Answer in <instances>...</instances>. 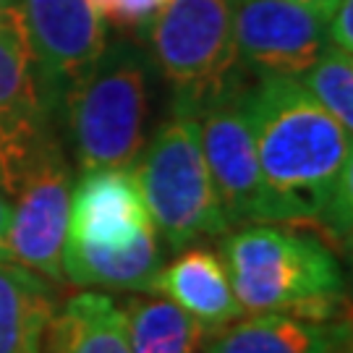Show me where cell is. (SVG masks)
<instances>
[{
  "instance_id": "obj_10",
  "label": "cell",
  "mask_w": 353,
  "mask_h": 353,
  "mask_svg": "<svg viewBox=\"0 0 353 353\" xmlns=\"http://www.w3.org/2000/svg\"><path fill=\"white\" fill-rule=\"evenodd\" d=\"M239 63L256 76H299L327 48V19L290 0H236Z\"/></svg>"
},
{
  "instance_id": "obj_18",
  "label": "cell",
  "mask_w": 353,
  "mask_h": 353,
  "mask_svg": "<svg viewBox=\"0 0 353 353\" xmlns=\"http://www.w3.org/2000/svg\"><path fill=\"white\" fill-rule=\"evenodd\" d=\"M299 81L345 131H353V52L327 45Z\"/></svg>"
},
{
  "instance_id": "obj_24",
  "label": "cell",
  "mask_w": 353,
  "mask_h": 353,
  "mask_svg": "<svg viewBox=\"0 0 353 353\" xmlns=\"http://www.w3.org/2000/svg\"><path fill=\"white\" fill-rule=\"evenodd\" d=\"M19 0H0V11H8V8H16Z\"/></svg>"
},
{
  "instance_id": "obj_25",
  "label": "cell",
  "mask_w": 353,
  "mask_h": 353,
  "mask_svg": "<svg viewBox=\"0 0 353 353\" xmlns=\"http://www.w3.org/2000/svg\"><path fill=\"white\" fill-rule=\"evenodd\" d=\"M230 3H236V0H230Z\"/></svg>"
},
{
  "instance_id": "obj_11",
  "label": "cell",
  "mask_w": 353,
  "mask_h": 353,
  "mask_svg": "<svg viewBox=\"0 0 353 353\" xmlns=\"http://www.w3.org/2000/svg\"><path fill=\"white\" fill-rule=\"evenodd\" d=\"M131 168L84 170L71 189L65 241L92 249H126L141 233L152 230Z\"/></svg>"
},
{
  "instance_id": "obj_19",
  "label": "cell",
  "mask_w": 353,
  "mask_h": 353,
  "mask_svg": "<svg viewBox=\"0 0 353 353\" xmlns=\"http://www.w3.org/2000/svg\"><path fill=\"white\" fill-rule=\"evenodd\" d=\"M168 3L170 0H113L105 24H113L123 32H147V26Z\"/></svg>"
},
{
  "instance_id": "obj_1",
  "label": "cell",
  "mask_w": 353,
  "mask_h": 353,
  "mask_svg": "<svg viewBox=\"0 0 353 353\" xmlns=\"http://www.w3.org/2000/svg\"><path fill=\"white\" fill-rule=\"evenodd\" d=\"M241 108L267 189L272 223L316 225L348 246L353 214L351 131L293 76H256Z\"/></svg>"
},
{
  "instance_id": "obj_23",
  "label": "cell",
  "mask_w": 353,
  "mask_h": 353,
  "mask_svg": "<svg viewBox=\"0 0 353 353\" xmlns=\"http://www.w3.org/2000/svg\"><path fill=\"white\" fill-rule=\"evenodd\" d=\"M89 6H92V11L100 16L102 21L108 19V13L113 8V0H89Z\"/></svg>"
},
{
  "instance_id": "obj_9",
  "label": "cell",
  "mask_w": 353,
  "mask_h": 353,
  "mask_svg": "<svg viewBox=\"0 0 353 353\" xmlns=\"http://www.w3.org/2000/svg\"><path fill=\"white\" fill-rule=\"evenodd\" d=\"M42 102L55 118L61 100L108 45V29L89 0H19Z\"/></svg>"
},
{
  "instance_id": "obj_22",
  "label": "cell",
  "mask_w": 353,
  "mask_h": 353,
  "mask_svg": "<svg viewBox=\"0 0 353 353\" xmlns=\"http://www.w3.org/2000/svg\"><path fill=\"white\" fill-rule=\"evenodd\" d=\"M290 3H296V6H303V8H312V11L322 13L325 19H327L332 8L338 6V0H290Z\"/></svg>"
},
{
  "instance_id": "obj_17",
  "label": "cell",
  "mask_w": 353,
  "mask_h": 353,
  "mask_svg": "<svg viewBox=\"0 0 353 353\" xmlns=\"http://www.w3.org/2000/svg\"><path fill=\"white\" fill-rule=\"evenodd\" d=\"M131 353H196L207 330L163 296L131 299L123 306Z\"/></svg>"
},
{
  "instance_id": "obj_8",
  "label": "cell",
  "mask_w": 353,
  "mask_h": 353,
  "mask_svg": "<svg viewBox=\"0 0 353 353\" xmlns=\"http://www.w3.org/2000/svg\"><path fill=\"white\" fill-rule=\"evenodd\" d=\"M241 89L236 81L199 110L202 152L228 225L272 223L252 131L241 108Z\"/></svg>"
},
{
  "instance_id": "obj_16",
  "label": "cell",
  "mask_w": 353,
  "mask_h": 353,
  "mask_svg": "<svg viewBox=\"0 0 353 353\" xmlns=\"http://www.w3.org/2000/svg\"><path fill=\"white\" fill-rule=\"evenodd\" d=\"M55 306L50 280L16 262H0V353H42Z\"/></svg>"
},
{
  "instance_id": "obj_2",
  "label": "cell",
  "mask_w": 353,
  "mask_h": 353,
  "mask_svg": "<svg viewBox=\"0 0 353 353\" xmlns=\"http://www.w3.org/2000/svg\"><path fill=\"white\" fill-rule=\"evenodd\" d=\"M230 290L243 314H283L341 319L345 275L316 236L272 223L241 225L223 241Z\"/></svg>"
},
{
  "instance_id": "obj_20",
  "label": "cell",
  "mask_w": 353,
  "mask_h": 353,
  "mask_svg": "<svg viewBox=\"0 0 353 353\" xmlns=\"http://www.w3.org/2000/svg\"><path fill=\"white\" fill-rule=\"evenodd\" d=\"M327 45L353 52V0H338L327 16Z\"/></svg>"
},
{
  "instance_id": "obj_21",
  "label": "cell",
  "mask_w": 353,
  "mask_h": 353,
  "mask_svg": "<svg viewBox=\"0 0 353 353\" xmlns=\"http://www.w3.org/2000/svg\"><path fill=\"white\" fill-rule=\"evenodd\" d=\"M11 202L0 194V262H11L8 259V230H11Z\"/></svg>"
},
{
  "instance_id": "obj_14",
  "label": "cell",
  "mask_w": 353,
  "mask_h": 353,
  "mask_svg": "<svg viewBox=\"0 0 353 353\" xmlns=\"http://www.w3.org/2000/svg\"><path fill=\"white\" fill-rule=\"evenodd\" d=\"M42 353H131L126 314L105 293H76L55 306Z\"/></svg>"
},
{
  "instance_id": "obj_3",
  "label": "cell",
  "mask_w": 353,
  "mask_h": 353,
  "mask_svg": "<svg viewBox=\"0 0 353 353\" xmlns=\"http://www.w3.org/2000/svg\"><path fill=\"white\" fill-rule=\"evenodd\" d=\"M147 52L128 39H108L97 61L68 87L52 121H61L79 170L131 168L147 147Z\"/></svg>"
},
{
  "instance_id": "obj_6",
  "label": "cell",
  "mask_w": 353,
  "mask_h": 353,
  "mask_svg": "<svg viewBox=\"0 0 353 353\" xmlns=\"http://www.w3.org/2000/svg\"><path fill=\"white\" fill-rule=\"evenodd\" d=\"M71 165L52 134L8 191L13 217L8 230V259L63 283V243L71 207Z\"/></svg>"
},
{
  "instance_id": "obj_5",
  "label": "cell",
  "mask_w": 353,
  "mask_h": 353,
  "mask_svg": "<svg viewBox=\"0 0 353 353\" xmlns=\"http://www.w3.org/2000/svg\"><path fill=\"white\" fill-rule=\"evenodd\" d=\"M147 39L176 110L199 115L239 81L230 0H170L147 26Z\"/></svg>"
},
{
  "instance_id": "obj_7",
  "label": "cell",
  "mask_w": 353,
  "mask_h": 353,
  "mask_svg": "<svg viewBox=\"0 0 353 353\" xmlns=\"http://www.w3.org/2000/svg\"><path fill=\"white\" fill-rule=\"evenodd\" d=\"M52 137V118L42 102L24 19L0 11V194L8 196L26 165Z\"/></svg>"
},
{
  "instance_id": "obj_12",
  "label": "cell",
  "mask_w": 353,
  "mask_h": 353,
  "mask_svg": "<svg viewBox=\"0 0 353 353\" xmlns=\"http://www.w3.org/2000/svg\"><path fill=\"white\" fill-rule=\"evenodd\" d=\"M348 319H306L283 312L236 319L202 343V353H348Z\"/></svg>"
},
{
  "instance_id": "obj_13",
  "label": "cell",
  "mask_w": 353,
  "mask_h": 353,
  "mask_svg": "<svg viewBox=\"0 0 353 353\" xmlns=\"http://www.w3.org/2000/svg\"><path fill=\"white\" fill-rule=\"evenodd\" d=\"M147 293L173 301L204 330L225 327L243 314L230 290L223 256L196 243L181 249L173 262L160 267Z\"/></svg>"
},
{
  "instance_id": "obj_4",
  "label": "cell",
  "mask_w": 353,
  "mask_h": 353,
  "mask_svg": "<svg viewBox=\"0 0 353 353\" xmlns=\"http://www.w3.org/2000/svg\"><path fill=\"white\" fill-rule=\"evenodd\" d=\"M134 165L152 225L170 249L228 233L230 225L204 160L194 113L173 108Z\"/></svg>"
},
{
  "instance_id": "obj_15",
  "label": "cell",
  "mask_w": 353,
  "mask_h": 353,
  "mask_svg": "<svg viewBox=\"0 0 353 353\" xmlns=\"http://www.w3.org/2000/svg\"><path fill=\"white\" fill-rule=\"evenodd\" d=\"M163 267V249L157 230L141 233L126 249H92L63 243V278L81 288L150 290L157 270Z\"/></svg>"
}]
</instances>
